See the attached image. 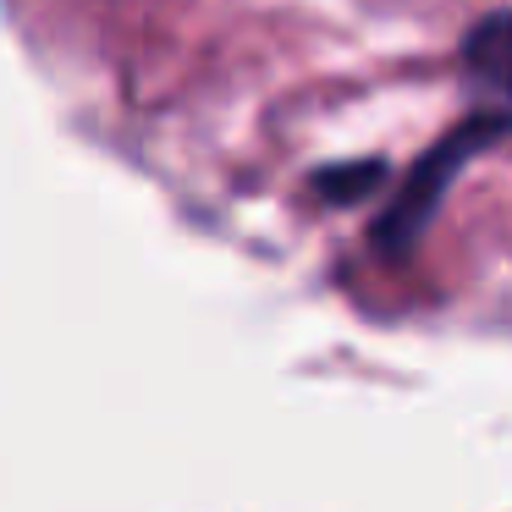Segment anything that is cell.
<instances>
[{
	"label": "cell",
	"instance_id": "1",
	"mask_svg": "<svg viewBox=\"0 0 512 512\" xmlns=\"http://www.w3.org/2000/svg\"><path fill=\"white\" fill-rule=\"evenodd\" d=\"M501 138H512V105H485V111H474L468 122H457L452 133L413 166V177L397 188V199L386 204V215H380V226H375L380 254L408 259L413 248H419V237L430 232V221H435V210H441L452 177L474 155H485L490 144H501Z\"/></svg>",
	"mask_w": 512,
	"mask_h": 512
},
{
	"label": "cell",
	"instance_id": "2",
	"mask_svg": "<svg viewBox=\"0 0 512 512\" xmlns=\"http://www.w3.org/2000/svg\"><path fill=\"white\" fill-rule=\"evenodd\" d=\"M463 72L485 94H496V105H512V12H490L485 23H474V34L463 39Z\"/></svg>",
	"mask_w": 512,
	"mask_h": 512
},
{
	"label": "cell",
	"instance_id": "3",
	"mask_svg": "<svg viewBox=\"0 0 512 512\" xmlns=\"http://www.w3.org/2000/svg\"><path fill=\"white\" fill-rule=\"evenodd\" d=\"M380 177H386V160H353V166L314 171V188H320V199H331V204H358V199H369V193L380 188Z\"/></svg>",
	"mask_w": 512,
	"mask_h": 512
}]
</instances>
